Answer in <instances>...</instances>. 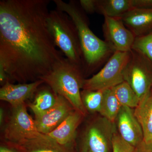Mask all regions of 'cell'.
Listing matches in <instances>:
<instances>
[{"label": "cell", "mask_w": 152, "mask_h": 152, "mask_svg": "<svg viewBox=\"0 0 152 152\" xmlns=\"http://www.w3.org/2000/svg\"><path fill=\"white\" fill-rule=\"evenodd\" d=\"M50 2L0 1V65L11 83L40 80L64 58L48 27Z\"/></svg>", "instance_id": "cell-1"}, {"label": "cell", "mask_w": 152, "mask_h": 152, "mask_svg": "<svg viewBox=\"0 0 152 152\" xmlns=\"http://www.w3.org/2000/svg\"><path fill=\"white\" fill-rule=\"evenodd\" d=\"M56 9L66 13L75 25L83 54L82 70L84 75L90 74L106 63L115 51L105 41L98 37L89 26L86 13L79 2L54 0Z\"/></svg>", "instance_id": "cell-2"}, {"label": "cell", "mask_w": 152, "mask_h": 152, "mask_svg": "<svg viewBox=\"0 0 152 152\" xmlns=\"http://www.w3.org/2000/svg\"><path fill=\"white\" fill-rule=\"evenodd\" d=\"M83 76L81 68L64 57L40 80L50 87L56 94L66 99L75 110L85 117L87 112L81 96Z\"/></svg>", "instance_id": "cell-3"}, {"label": "cell", "mask_w": 152, "mask_h": 152, "mask_svg": "<svg viewBox=\"0 0 152 152\" xmlns=\"http://www.w3.org/2000/svg\"><path fill=\"white\" fill-rule=\"evenodd\" d=\"M48 24L56 46L66 58L82 69L83 54L78 34L70 17L56 9L50 11Z\"/></svg>", "instance_id": "cell-4"}, {"label": "cell", "mask_w": 152, "mask_h": 152, "mask_svg": "<svg viewBox=\"0 0 152 152\" xmlns=\"http://www.w3.org/2000/svg\"><path fill=\"white\" fill-rule=\"evenodd\" d=\"M131 52H115L103 67L92 77L85 79L83 90L104 91L124 81V73Z\"/></svg>", "instance_id": "cell-5"}, {"label": "cell", "mask_w": 152, "mask_h": 152, "mask_svg": "<svg viewBox=\"0 0 152 152\" xmlns=\"http://www.w3.org/2000/svg\"><path fill=\"white\" fill-rule=\"evenodd\" d=\"M116 129L115 123L102 116L91 120L82 134L81 152H110Z\"/></svg>", "instance_id": "cell-6"}, {"label": "cell", "mask_w": 152, "mask_h": 152, "mask_svg": "<svg viewBox=\"0 0 152 152\" xmlns=\"http://www.w3.org/2000/svg\"><path fill=\"white\" fill-rule=\"evenodd\" d=\"M124 79L134 91L140 101L142 100L152 89V63L142 54L132 50Z\"/></svg>", "instance_id": "cell-7"}, {"label": "cell", "mask_w": 152, "mask_h": 152, "mask_svg": "<svg viewBox=\"0 0 152 152\" xmlns=\"http://www.w3.org/2000/svg\"><path fill=\"white\" fill-rule=\"evenodd\" d=\"M12 107L4 131L7 142L18 143L43 136L38 131L34 120L29 115L26 103Z\"/></svg>", "instance_id": "cell-8"}, {"label": "cell", "mask_w": 152, "mask_h": 152, "mask_svg": "<svg viewBox=\"0 0 152 152\" xmlns=\"http://www.w3.org/2000/svg\"><path fill=\"white\" fill-rule=\"evenodd\" d=\"M103 30L105 41L115 52H129L135 36L118 18L104 17Z\"/></svg>", "instance_id": "cell-9"}, {"label": "cell", "mask_w": 152, "mask_h": 152, "mask_svg": "<svg viewBox=\"0 0 152 152\" xmlns=\"http://www.w3.org/2000/svg\"><path fill=\"white\" fill-rule=\"evenodd\" d=\"M75 110L66 99L57 95L56 102L53 107L42 113L35 116V122L38 131L42 134L48 135Z\"/></svg>", "instance_id": "cell-10"}, {"label": "cell", "mask_w": 152, "mask_h": 152, "mask_svg": "<svg viewBox=\"0 0 152 152\" xmlns=\"http://www.w3.org/2000/svg\"><path fill=\"white\" fill-rule=\"evenodd\" d=\"M115 123L120 137L128 143L136 148L143 141L141 126L133 109L122 106Z\"/></svg>", "instance_id": "cell-11"}, {"label": "cell", "mask_w": 152, "mask_h": 152, "mask_svg": "<svg viewBox=\"0 0 152 152\" xmlns=\"http://www.w3.org/2000/svg\"><path fill=\"white\" fill-rule=\"evenodd\" d=\"M44 83L45 82L42 80L18 84L8 81L0 89V99L9 103L12 107L18 106L34 96Z\"/></svg>", "instance_id": "cell-12"}, {"label": "cell", "mask_w": 152, "mask_h": 152, "mask_svg": "<svg viewBox=\"0 0 152 152\" xmlns=\"http://www.w3.org/2000/svg\"><path fill=\"white\" fill-rule=\"evenodd\" d=\"M84 116L75 110L48 135L60 145L69 147L76 137L77 130Z\"/></svg>", "instance_id": "cell-13"}, {"label": "cell", "mask_w": 152, "mask_h": 152, "mask_svg": "<svg viewBox=\"0 0 152 152\" xmlns=\"http://www.w3.org/2000/svg\"><path fill=\"white\" fill-rule=\"evenodd\" d=\"M118 18L136 37L152 31V8L132 9Z\"/></svg>", "instance_id": "cell-14"}, {"label": "cell", "mask_w": 152, "mask_h": 152, "mask_svg": "<svg viewBox=\"0 0 152 152\" xmlns=\"http://www.w3.org/2000/svg\"><path fill=\"white\" fill-rule=\"evenodd\" d=\"M7 143L21 152H68L67 147L60 145L46 134L20 142Z\"/></svg>", "instance_id": "cell-15"}, {"label": "cell", "mask_w": 152, "mask_h": 152, "mask_svg": "<svg viewBox=\"0 0 152 152\" xmlns=\"http://www.w3.org/2000/svg\"><path fill=\"white\" fill-rule=\"evenodd\" d=\"M134 113L143 133V141L152 143V89L149 94L140 102Z\"/></svg>", "instance_id": "cell-16"}, {"label": "cell", "mask_w": 152, "mask_h": 152, "mask_svg": "<svg viewBox=\"0 0 152 152\" xmlns=\"http://www.w3.org/2000/svg\"><path fill=\"white\" fill-rule=\"evenodd\" d=\"M134 9L133 0H98L96 12L104 17L120 18Z\"/></svg>", "instance_id": "cell-17"}, {"label": "cell", "mask_w": 152, "mask_h": 152, "mask_svg": "<svg viewBox=\"0 0 152 152\" xmlns=\"http://www.w3.org/2000/svg\"><path fill=\"white\" fill-rule=\"evenodd\" d=\"M36 94L34 101L28 104L35 116L51 108L56 102L57 94L48 85L47 87L39 88Z\"/></svg>", "instance_id": "cell-18"}, {"label": "cell", "mask_w": 152, "mask_h": 152, "mask_svg": "<svg viewBox=\"0 0 152 152\" xmlns=\"http://www.w3.org/2000/svg\"><path fill=\"white\" fill-rule=\"evenodd\" d=\"M121 107L112 88L104 91L102 103L99 112L102 116L115 123Z\"/></svg>", "instance_id": "cell-19"}, {"label": "cell", "mask_w": 152, "mask_h": 152, "mask_svg": "<svg viewBox=\"0 0 152 152\" xmlns=\"http://www.w3.org/2000/svg\"><path fill=\"white\" fill-rule=\"evenodd\" d=\"M112 89L122 106L135 108L140 102L134 91L127 82H123Z\"/></svg>", "instance_id": "cell-20"}, {"label": "cell", "mask_w": 152, "mask_h": 152, "mask_svg": "<svg viewBox=\"0 0 152 152\" xmlns=\"http://www.w3.org/2000/svg\"><path fill=\"white\" fill-rule=\"evenodd\" d=\"M104 91L88 90L81 91L82 102L87 113H99L103 99Z\"/></svg>", "instance_id": "cell-21"}, {"label": "cell", "mask_w": 152, "mask_h": 152, "mask_svg": "<svg viewBox=\"0 0 152 152\" xmlns=\"http://www.w3.org/2000/svg\"><path fill=\"white\" fill-rule=\"evenodd\" d=\"M132 50L142 54L152 63V31L144 35L136 37Z\"/></svg>", "instance_id": "cell-22"}, {"label": "cell", "mask_w": 152, "mask_h": 152, "mask_svg": "<svg viewBox=\"0 0 152 152\" xmlns=\"http://www.w3.org/2000/svg\"><path fill=\"white\" fill-rule=\"evenodd\" d=\"M112 150L113 152H136L135 147L125 141L117 132L113 138Z\"/></svg>", "instance_id": "cell-23"}, {"label": "cell", "mask_w": 152, "mask_h": 152, "mask_svg": "<svg viewBox=\"0 0 152 152\" xmlns=\"http://www.w3.org/2000/svg\"><path fill=\"white\" fill-rule=\"evenodd\" d=\"M80 6L86 13L93 14L97 12L98 0H80Z\"/></svg>", "instance_id": "cell-24"}, {"label": "cell", "mask_w": 152, "mask_h": 152, "mask_svg": "<svg viewBox=\"0 0 152 152\" xmlns=\"http://www.w3.org/2000/svg\"><path fill=\"white\" fill-rule=\"evenodd\" d=\"M134 9L152 8V0H133Z\"/></svg>", "instance_id": "cell-25"}, {"label": "cell", "mask_w": 152, "mask_h": 152, "mask_svg": "<svg viewBox=\"0 0 152 152\" xmlns=\"http://www.w3.org/2000/svg\"><path fill=\"white\" fill-rule=\"evenodd\" d=\"M136 152H152V143H148L143 141L136 147Z\"/></svg>", "instance_id": "cell-26"}, {"label": "cell", "mask_w": 152, "mask_h": 152, "mask_svg": "<svg viewBox=\"0 0 152 152\" xmlns=\"http://www.w3.org/2000/svg\"><path fill=\"white\" fill-rule=\"evenodd\" d=\"M0 152H16L13 150L7 147L3 146H1L0 148Z\"/></svg>", "instance_id": "cell-27"}, {"label": "cell", "mask_w": 152, "mask_h": 152, "mask_svg": "<svg viewBox=\"0 0 152 152\" xmlns=\"http://www.w3.org/2000/svg\"><path fill=\"white\" fill-rule=\"evenodd\" d=\"M4 110L2 108H1V109H0V124H1V125L2 124L3 121H4Z\"/></svg>", "instance_id": "cell-28"}]
</instances>
